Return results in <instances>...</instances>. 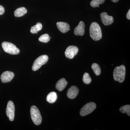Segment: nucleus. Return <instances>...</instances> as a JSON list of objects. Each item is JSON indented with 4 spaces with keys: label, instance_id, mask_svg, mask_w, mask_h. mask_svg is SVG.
<instances>
[{
    "label": "nucleus",
    "instance_id": "f257e3e1",
    "mask_svg": "<svg viewBox=\"0 0 130 130\" xmlns=\"http://www.w3.org/2000/svg\"><path fill=\"white\" fill-rule=\"evenodd\" d=\"M90 37L95 41H99L102 38V32L100 26L97 23L93 22L90 27Z\"/></svg>",
    "mask_w": 130,
    "mask_h": 130
},
{
    "label": "nucleus",
    "instance_id": "f03ea898",
    "mask_svg": "<svg viewBox=\"0 0 130 130\" xmlns=\"http://www.w3.org/2000/svg\"><path fill=\"white\" fill-rule=\"evenodd\" d=\"M125 67L123 65L117 67L115 68L113 72V79L120 83H123L125 78Z\"/></svg>",
    "mask_w": 130,
    "mask_h": 130
},
{
    "label": "nucleus",
    "instance_id": "7ed1b4c3",
    "mask_svg": "<svg viewBox=\"0 0 130 130\" xmlns=\"http://www.w3.org/2000/svg\"><path fill=\"white\" fill-rule=\"evenodd\" d=\"M31 119L36 125H39L41 123L42 118L41 113L37 107L32 106L30 108Z\"/></svg>",
    "mask_w": 130,
    "mask_h": 130
},
{
    "label": "nucleus",
    "instance_id": "20e7f679",
    "mask_svg": "<svg viewBox=\"0 0 130 130\" xmlns=\"http://www.w3.org/2000/svg\"><path fill=\"white\" fill-rule=\"evenodd\" d=\"M2 46L4 51L7 53L11 55H17L20 53L19 49L11 43L4 42L2 43Z\"/></svg>",
    "mask_w": 130,
    "mask_h": 130
},
{
    "label": "nucleus",
    "instance_id": "39448f33",
    "mask_svg": "<svg viewBox=\"0 0 130 130\" xmlns=\"http://www.w3.org/2000/svg\"><path fill=\"white\" fill-rule=\"evenodd\" d=\"M48 60V57L46 55H42L39 56L34 61L32 69L33 71L39 70L42 65L45 64Z\"/></svg>",
    "mask_w": 130,
    "mask_h": 130
},
{
    "label": "nucleus",
    "instance_id": "423d86ee",
    "mask_svg": "<svg viewBox=\"0 0 130 130\" xmlns=\"http://www.w3.org/2000/svg\"><path fill=\"white\" fill-rule=\"evenodd\" d=\"M96 108V105L94 103H88L81 108L80 111V115L82 116L88 115L92 112Z\"/></svg>",
    "mask_w": 130,
    "mask_h": 130
},
{
    "label": "nucleus",
    "instance_id": "0eeeda50",
    "mask_svg": "<svg viewBox=\"0 0 130 130\" xmlns=\"http://www.w3.org/2000/svg\"><path fill=\"white\" fill-rule=\"evenodd\" d=\"M6 112L9 120L13 121L14 117L15 107L14 103L12 101H9L8 103Z\"/></svg>",
    "mask_w": 130,
    "mask_h": 130
},
{
    "label": "nucleus",
    "instance_id": "6e6552de",
    "mask_svg": "<svg viewBox=\"0 0 130 130\" xmlns=\"http://www.w3.org/2000/svg\"><path fill=\"white\" fill-rule=\"evenodd\" d=\"M78 49L77 47L71 46L68 47L65 52V56L68 59H72L78 53Z\"/></svg>",
    "mask_w": 130,
    "mask_h": 130
},
{
    "label": "nucleus",
    "instance_id": "1a4fd4ad",
    "mask_svg": "<svg viewBox=\"0 0 130 130\" xmlns=\"http://www.w3.org/2000/svg\"><path fill=\"white\" fill-rule=\"evenodd\" d=\"M101 18L102 21L104 25H110L113 23L114 19L113 17L108 15L106 12H103L101 13Z\"/></svg>",
    "mask_w": 130,
    "mask_h": 130
},
{
    "label": "nucleus",
    "instance_id": "9d476101",
    "mask_svg": "<svg viewBox=\"0 0 130 130\" xmlns=\"http://www.w3.org/2000/svg\"><path fill=\"white\" fill-rule=\"evenodd\" d=\"M14 76V73L12 72L7 71L3 73L1 76V78L3 83L10 82Z\"/></svg>",
    "mask_w": 130,
    "mask_h": 130
},
{
    "label": "nucleus",
    "instance_id": "9b49d317",
    "mask_svg": "<svg viewBox=\"0 0 130 130\" xmlns=\"http://www.w3.org/2000/svg\"><path fill=\"white\" fill-rule=\"evenodd\" d=\"M85 26L84 23L81 21L78 24V25L74 29V34L76 36H83L85 32Z\"/></svg>",
    "mask_w": 130,
    "mask_h": 130
},
{
    "label": "nucleus",
    "instance_id": "f8f14e48",
    "mask_svg": "<svg viewBox=\"0 0 130 130\" xmlns=\"http://www.w3.org/2000/svg\"><path fill=\"white\" fill-rule=\"evenodd\" d=\"M79 92V89L75 86H72L70 87L68 90L67 96L71 99H74L77 95Z\"/></svg>",
    "mask_w": 130,
    "mask_h": 130
},
{
    "label": "nucleus",
    "instance_id": "ddd939ff",
    "mask_svg": "<svg viewBox=\"0 0 130 130\" xmlns=\"http://www.w3.org/2000/svg\"><path fill=\"white\" fill-rule=\"evenodd\" d=\"M56 26L58 29L62 33H66L70 30V26L65 22H57Z\"/></svg>",
    "mask_w": 130,
    "mask_h": 130
},
{
    "label": "nucleus",
    "instance_id": "4468645a",
    "mask_svg": "<svg viewBox=\"0 0 130 130\" xmlns=\"http://www.w3.org/2000/svg\"><path fill=\"white\" fill-rule=\"evenodd\" d=\"M67 81L64 78H61L57 82L56 84V88L59 91H62L67 85Z\"/></svg>",
    "mask_w": 130,
    "mask_h": 130
},
{
    "label": "nucleus",
    "instance_id": "2eb2a0df",
    "mask_svg": "<svg viewBox=\"0 0 130 130\" xmlns=\"http://www.w3.org/2000/svg\"><path fill=\"white\" fill-rule=\"evenodd\" d=\"M27 12V10L25 8L21 7L15 10L14 12V15L16 17H21L26 14Z\"/></svg>",
    "mask_w": 130,
    "mask_h": 130
},
{
    "label": "nucleus",
    "instance_id": "dca6fc26",
    "mask_svg": "<svg viewBox=\"0 0 130 130\" xmlns=\"http://www.w3.org/2000/svg\"><path fill=\"white\" fill-rule=\"evenodd\" d=\"M57 95L55 92H51L47 96L46 100L48 102L50 103H54L57 100Z\"/></svg>",
    "mask_w": 130,
    "mask_h": 130
},
{
    "label": "nucleus",
    "instance_id": "f3484780",
    "mask_svg": "<svg viewBox=\"0 0 130 130\" xmlns=\"http://www.w3.org/2000/svg\"><path fill=\"white\" fill-rule=\"evenodd\" d=\"M42 28V25L41 23H38L36 25L32 26L30 29V32L32 34L36 33L37 34L38 32L41 30Z\"/></svg>",
    "mask_w": 130,
    "mask_h": 130
},
{
    "label": "nucleus",
    "instance_id": "a211bd4d",
    "mask_svg": "<svg viewBox=\"0 0 130 130\" xmlns=\"http://www.w3.org/2000/svg\"><path fill=\"white\" fill-rule=\"evenodd\" d=\"M91 68L96 76H99L101 74V69L98 64L96 63H93L91 66Z\"/></svg>",
    "mask_w": 130,
    "mask_h": 130
},
{
    "label": "nucleus",
    "instance_id": "6ab92c4d",
    "mask_svg": "<svg viewBox=\"0 0 130 130\" xmlns=\"http://www.w3.org/2000/svg\"><path fill=\"white\" fill-rule=\"evenodd\" d=\"M120 111L122 113H126L128 116H130V106L129 105H126L121 107L120 108Z\"/></svg>",
    "mask_w": 130,
    "mask_h": 130
},
{
    "label": "nucleus",
    "instance_id": "aec40b11",
    "mask_svg": "<svg viewBox=\"0 0 130 130\" xmlns=\"http://www.w3.org/2000/svg\"><path fill=\"white\" fill-rule=\"evenodd\" d=\"M105 0H92L90 2V5L93 7H99V5L102 4Z\"/></svg>",
    "mask_w": 130,
    "mask_h": 130
},
{
    "label": "nucleus",
    "instance_id": "412c9836",
    "mask_svg": "<svg viewBox=\"0 0 130 130\" xmlns=\"http://www.w3.org/2000/svg\"><path fill=\"white\" fill-rule=\"evenodd\" d=\"M51 37H50L48 34H45L41 35L39 38L38 40L40 41L43 43H47L49 41Z\"/></svg>",
    "mask_w": 130,
    "mask_h": 130
},
{
    "label": "nucleus",
    "instance_id": "4be33fe9",
    "mask_svg": "<svg viewBox=\"0 0 130 130\" xmlns=\"http://www.w3.org/2000/svg\"><path fill=\"white\" fill-rule=\"evenodd\" d=\"M83 81L85 84H89L91 82V79L89 73H85L84 74L83 77Z\"/></svg>",
    "mask_w": 130,
    "mask_h": 130
},
{
    "label": "nucleus",
    "instance_id": "5701e85b",
    "mask_svg": "<svg viewBox=\"0 0 130 130\" xmlns=\"http://www.w3.org/2000/svg\"><path fill=\"white\" fill-rule=\"evenodd\" d=\"M5 12V8L3 6L0 5V15H2L4 14Z\"/></svg>",
    "mask_w": 130,
    "mask_h": 130
},
{
    "label": "nucleus",
    "instance_id": "b1692460",
    "mask_svg": "<svg viewBox=\"0 0 130 130\" xmlns=\"http://www.w3.org/2000/svg\"><path fill=\"white\" fill-rule=\"evenodd\" d=\"M126 18L128 20L130 19V10H129L128 13H127V14H126Z\"/></svg>",
    "mask_w": 130,
    "mask_h": 130
},
{
    "label": "nucleus",
    "instance_id": "393cba45",
    "mask_svg": "<svg viewBox=\"0 0 130 130\" xmlns=\"http://www.w3.org/2000/svg\"><path fill=\"white\" fill-rule=\"evenodd\" d=\"M111 1L114 3H116L118 2L119 1V0H111Z\"/></svg>",
    "mask_w": 130,
    "mask_h": 130
}]
</instances>
